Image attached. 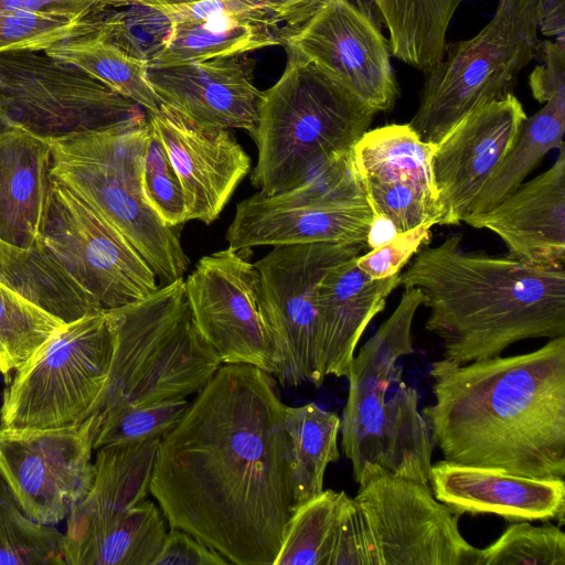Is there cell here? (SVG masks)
Wrapping results in <instances>:
<instances>
[{
	"label": "cell",
	"mask_w": 565,
	"mask_h": 565,
	"mask_svg": "<svg viewBox=\"0 0 565 565\" xmlns=\"http://www.w3.org/2000/svg\"><path fill=\"white\" fill-rule=\"evenodd\" d=\"M286 405L273 376L223 364L161 438L149 492L170 529L236 565H274L296 509Z\"/></svg>",
	"instance_id": "cell-1"
},
{
	"label": "cell",
	"mask_w": 565,
	"mask_h": 565,
	"mask_svg": "<svg viewBox=\"0 0 565 565\" xmlns=\"http://www.w3.org/2000/svg\"><path fill=\"white\" fill-rule=\"evenodd\" d=\"M422 415L444 459L535 479L565 477V335L542 348L429 372Z\"/></svg>",
	"instance_id": "cell-2"
},
{
	"label": "cell",
	"mask_w": 565,
	"mask_h": 565,
	"mask_svg": "<svg viewBox=\"0 0 565 565\" xmlns=\"http://www.w3.org/2000/svg\"><path fill=\"white\" fill-rule=\"evenodd\" d=\"M461 235L422 246L401 274L429 309L425 328L458 364L500 355L525 339L565 335V266L466 252Z\"/></svg>",
	"instance_id": "cell-3"
},
{
	"label": "cell",
	"mask_w": 565,
	"mask_h": 565,
	"mask_svg": "<svg viewBox=\"0 0 565 565\" xmlns=\"http://www.w3.org/2000/svg\"><path fill=\"white\" fill-rule=\"evenodd\" d=\"M423 296L408 287L376 332L353 356L349 393L340 418L341 448L359 482L366 473L428 483L433 441L418 411L417 390L402 379L399 358L414 353L412 323Z\"/></svg>",
	"instance_id": "cell-4"
},
{
	"label": "cell",
	"mask_w": 565,
	"mask_h": 565,
	"mask_svg": "<svg viewBox=\"0 0 565 565\" xmlns=\"http://www.w3.org/2000/svg\"><path fill=\"white\" fill-rule=\"evenodd\" d=\"M278 81L263 90L250 181L274 196L299 186L333 156L352 150L376 113L297 51Z\"/></svg>",
	"instance_id": "cell-5"
},
{
	"label": "cell",
	"mask_w": 565,
	"mask_h": 565,
	"mask_svg": "<svg viewBox=\"0 0 565 565\" xmlns=\"http://www.w3.org/2000/svg\"><path fill=\"white\" fill-rule=\"evenodd\" d=\"M106 312L114 352L92 415L96 434L103 419L127 408L199 393L222 365L193 321L183 278Z\"/></svg>",
	"instance_id": "cell-6"
},
{
	"label": "cell",
	"mask_w": 565,
	"mask_h": 565,
	"mask_svg": "<svg viewBox=\"0 0 565 565\" xmlns=\"http://www.w3.org/2000/svg\"><path fill=\"white\" fill-rule=\"evenodd\" d=\"M147 118L104 130L50 139V174L104 216L142 256L160 286L189 267L177 228L164 225L146 202L141 163Z\"/></svg>",
	"instance_id": "cell-7"
},
{
	"label": "cell",
	"mask_w": 565,
	"mask_h": 565,
	"mask_svg": "<svg viewBox=\"0 0 565 565\" xmlns=\"http://www.w3.org/2000/svg\"><path fill=\"white\" fill-rule=\"evenodd\" d=\"M540 41L536 0H498L473 38L446 43L443 57L424 72L409 127L436 145L475 109L513 94L519 74L537 57Z\"/></svg>",
	"instance_id": "cell-8"
},
{
	"label": "cell",
	"mask_w": 565,
	"mask_h": 565,
	"mask_svg": "<svg viewBox=\"0 0 565 565\" xmlns=\"http://www.w3.org/2000/svg\"><path fill=\"white\" fill-rule=\"evenodd\" d=\"M114 352L106 310L63 324L6 387L0 426L52 429L90 417Z\"/></svg>",
	"instance_id": "cell-9"
},
{
	"label": "cell",
	"mask_w": 565,
	"mask_h": 565,
	"mask_svg": "<svg viewBox=\"0 0 565 565\" xmlns=\"http://www.w3.org/2000/svg\"><path fill=\"white\" fill-rule=\"evenodd\" d=\"M145 118L138 104L44 51L0 53V130L50 140Z\"/></svg>",
	"instance_id": "cell-10"
},
{
	"label": "cell",
	"mask_w": 565,
	"mask_h": 565,
	"mask_svg": "<svg viewBox=\"0 0 565 565\" xmlns=\"http://www.w3.org/2000/svg\"><path fill=\"white\" fill-rule=\"evenodd\" d=\"M366 249L364 243L281 245L254 263L263 313L278 354L274 377L282 387L303 383L319 387L323 383L319 285L333 267Z\"/></svg>",
	"instance_id": "cell-11"
},
{
	"label": "cell",
	"mask_w": 565,
	"mask_h": 565,
	"mask_svg": "<svg viewBox=\"0 0 565 565\" xmlns=\"http://www.w3.org/2000/svg\"><path fill=\"white\" fill-rule=\"evenodd\" d=\"M40 244L105 310L142 300L160 287L134 246L88 202L52 175Z\"/></svg>",
	"instance_id": "cell-12"
},
{
	"label": "cell",
	"mask_w": 565,
	"mask_h": 565,
	"mask_svg": "<svg viewBox=\"0 0 565 565\" xmlns=\"http://www.w3.org/2000/svg\"><path fill=\"white\" fill-rule=\"evenodd\" d=\"M358 483L353 499L380 565H483L481 550L459 531L460 515L439 502L428 483L381 470Z\"/></svg>",
	"instance_id": "cell-13"
},
{
	"label": "cell",
	"mask_w": 565,
	"mask_h": 565,
	"mask_svg": "<svg viewBox=\"0 0 565 565\" xmlns=\"http://www.w3.org/2000/svg\"><path fill=\"white\" fill-rule=\"evenodd\" d=\"M193 321L223 364L278 370L276 345L262 309L255 265L232 247L203 256L184 280Z\"/></svg>",
	"instance_id": "cell-14"
},
{
	"label": "cell",
	"mask_w": 565,
	"mask_h": 565,
	"mask_svg": "<svg viewBox=\"0 0 565 565\" xmlns=\"http://www.w3.org/2000/svg\"><path fill=\"white\" fill-rule=\"evenodd\" d=\"M94 416L52 429L0 426V476L22 511L42 524H55L89 492L95 466Z\"/></svg>",
	"instance_id": "cell-15"
},
{
	"label": "cell",
	"mask_w": 565,
	"mask_h": 565,
	"mask_svg": "<svg viewBox=\"0 0 565 565\" xmlns=\"http://www.w3.org/2000/svg\"><path fill=\"white\" fill-rule=\"evenodd\" d=\"M374 113L390 111L399 96L390 42L361 0H324L282 38Z\"/></svg>",
	"instance_id": "cell-16"
},
{
	"label": "cell",
	"mask_w": 565,
	"mask_h": 565,
	"mask_svg": "<svg viewBox=\"0 0 565 565\" xmlns=\"http://www.w3.org/2000/svg\"><path fill=\"white\" fill-rule=\"evenodd\" d=\"M514 94L483 105L460 120L439 142L431 158L437 194V225H458L515 143L526 119Z\"/></svg>",
	"instance_id": "cell-17"
},
{
	"label": "cell",
	"mask_w": 565,
	"mask_h": 565,
	"mask_svg": "<svg viewBox=\"0 0 565 565\" xmlns=\"http://www.w3.org/2000/svg\"><path fill=\"white\" fill-rule=\"evenodd\" d=\"M248 54L202 62L148 65L161 107L186 125L206 130L243 129L253 136L263 96Z\"/></svg>",
	"instance_id": "cell-18"
},
{
	"label": "cell",
	"mask_w": 565,
	"mask_h": 565,
	"mask_svg": "<svg viewBox=\"0 0 565 565\" xmlns=\"http://www.w3.org/2000/svg\"><path fill=\"white\" fill-rule=\"evenodd\" d=\"M147 115L181 184L185 221L210 225L250 172L248 154L228 130L191 127L162 107Z\"/></svg>",
	"instance_id": "cell-19"
},
{
	"label": "cell",
	"mask_w": 565,
	"mask_h": 565,
	"mask_svg": "<svg viewBox=\"0 0 565 565\" xmlns=\"http://www.w3.org/2000/svg\"><path fill=\"white\" fill-rule=\"evenodd\" d=\"M462 222L498 235L516 259L565 266V147L546 171Z\"/></svg>",
	"instance_id": "cell-20"
},
{
	"label": "cell",
	"mask_w": 565,
	"mask_h": 565,
	"mask_svg": "<svg viewBox=\"0 0 565 565\" xmlns=\"http://www.w3.org/2000/svg\"><path fill=\"white\" fill-rule=\"evenodd\" d=\"M434 497L459 515L494 514L508 521L564 524V479H535L504 471L441 460L431 463Z\"/></svg>",
	"instance_id": "cell-21"
},
{
	"label": "cell",
	"mask_w": 565,
	"mask_h": 565,
	"mask_svg": "<svg viewBox=\"0 0 565 565\" xmlns=\"http://www.w3.org/2000/svg\"><path fill=\"white\" fill-rule=\"evenodd\" d=\"M161 438L97 448L95 476L87 495L66 518L65 564L104 533L127 510L146 500Z\"/></svg>",
	"instance_id": "cell-22"
},
{
	"label": "cell",
	"mask_w": 565,
	"mask_h": 565,
	"mask_svg": "<svg viewBox=\"0 0 565 565\" xmlns=\"http://www.w3.org/2000/svg\"><path fill=\"white\" fill-rule=\"evenodd\" d=\"M373 212L369 205H278L259 192L241 201L226 241L237 250L308 243H364Z\"/></svg>",
	"instance_id": "cell-23"
},
{
	"label": "cell",
	"mask_w": 565,
	"mask_h": 565,
	"mask_svg": "<svg viewBox=\"0 0 565 565\" xmlns=\"http://www.w3.org/2000/svg\"><path fill=\"white\" fill-rule=\"evenodd\" d=\"M359 256L333 267L319 285L317 307L326 375H347L367 324L401 286V273L384 279L369 277L356 265Z\"/></svg>",
	"instance_id": "cell-24"
},
{
	"label": "cell",
	"mask_w": 565,
	"mask_h": 565,
	"mask_svg": "<svg viewBox=\"0 0 565 565\" xmlns=\"http://www.w3.org/2000/svg\"><path fill=\"white\" fill-rule=\"evenodd\" d=\"M51 158L47 139L0 130V241L21 248L40 244Z\"/></svg>",
	"instance_id": "cell-25"
},
{
	"label": "cell",
	"mask_w": 565,
	"mask_h": 565,
	"mask_svg": "<svg viewBox=\"0 0 565 565\" xmlns=\"http://www.w3.org/2000/svg\"><path fill=\"white\" fill-rule=\"evenodd\" d=\"M0 282L64 323L105 310L41 244L21 248L0 241Z\"/></svg>",
	"instance_id": "cell-26"
},
{
	"label": "cell",
	"mask_w": 565,
	"mask_h": 565,
	"mask_svg": "<svg viewBox=\"0 0 565 565\" xmlns=\"http://www.w3.org/2000/svg\"><path fill=\"white\" fill-rule=\"evenodd\" d=\"M435 146L423 141L408 124H391L366 130L353 146L352 158L362 183L414 185L437 202L431 171Z\"/></svg>",
	"instance_id": "cell-27"
},
{
	"label": "cell",
	"mask_w": 565,
	"mask_h": 565,
	"mask_svg": "<svg viewBox=\"0 0 565 565\" xmlns=\"http://www.w3.org/2000/svg\"><path fill=\"white\" fill-rule=\"evenodd\" d=\"M463 0H372L388 30L392 56L423 72L444 54L450 22Z\"/></svg>",
	"instance_id": "cell-28"
},
{
	"label": "cell",
	"mask_w": 565,
	"mask_h": 565,
	"mask_svg": "<svg viewBox=\"0 0 565 565\" xmlns=\"http://www.w3.org/2000/svg\"><path fill=\"white\" fill-rule=\"evenodd\" d=\"M564 131L565 92H562L526 117L515 143L487 180L468 214L486 212L513 192L551 150L565 146Z\"/></svg>",
	"instance_id": "cell-29"
},
{
	"label": "cell",
	"mask_w": 565,
	"mask_h": 565,
	"mask_svg": "<svg viewBox=\"0 0 565 565\" xmlns=\"http://www.w3.org/2000/svg\"><path fill=\"white\" fill-rule=\"evenodd\" d=\"M44 52L81 68L138 104L147 114L161 110L148 78V64L109 42L100 30V20L94 30L61 41Z\"/></svg>",
	"instance_id": "cell-30"
},
{
	"label": "cell",
	"mask_w": 565,
	"mask_h": 565,
	"mask_svg": "<svg viewBox=\"0 0 565 565\" xmlns=\"http://www.w3.org/2000/svg\"><path fill=\"white\" fill-rule=\"evenodd\" d=\"M286 30L245 20L172 23L161 54L149 65L202 62L281 45Z\"/></svg>",
	"instance_id": "cell-31"
},
{
	"label": "cell",
	"mask_w": 565,
	"mask_h": 565,
	"mask_svg": "<svg viewBox=\"0 0 565 565\" xmlns=\"http://www.w3.org/2000/svg\"><path fill=\"white\" fill-rule=\"evenodd\" d=\"M324 0H99V10L125 6L154 9L172 23L236 19L294 31Z\"/></svg>",
	"instance_id": "cell-32"
},
{
	"label": "cell",
	"mask_w": 565,
	"mask_h": 565,
	"mask_svg": "<svg viewBox=\"0 0 565 565\" xmlns=\"http://www.w3.org/2000/svg\"><path fill=\"white\" fill-rule=\"evenodd\" d=\"M285 424L290 439L291 473L296 505L323 490L329 463L340 458V417L313 403L286 406ZM296 507V508H297Z\"/></svg>",
	"instance_id": "cell-33"
},
{
	"label": "cell",
	"mask_w": 565,
	"mask_h": 565,
	"mask_svg": "<svg viewBox=\"0 0 565 565\" xmlns=\"http://www.w3.org/2000/svg\"><path fill=\"white\" fill-rule=\"evenodd\" d=\"M166 536L159 509L143 500L83 548L71 565H152Z\"/></svg>",
	"instance_id": "cell-34"
},
{
	"label": "cell",
	"mask_w": 565,
	"mask_h": 565,
	"mask_svg": "<svg viewBox=\"0 0 565 565\" xmlns=\"http://www.w3.org/2000/svg\"><path fill=\"white\" fill-rule=\"evenodd\" d=\"M340 495L322 490L295 509L274 565H330Z\"/></svg>",
	"instance_id": "cell-35"
},
{
	"label": "cell",
	"mask_w": 565,
	"mask_h": 565,
	"mask_svg": "<svg viewBox=\"0 0 565 565\" xmlns=\"http://www.w3.org/2000/svg\"><path fill=\"white\" fill-rule=\"evenodd\" d=\"M0 282V373L8 381L63 326Z\"/></svg>",
	"instance_id": "cell-36"
},
{
	"label": "cell",
	"mask_w": 565,
	"mask_h": 565,
	"mask_svg": "<svg viewBox=\"0 0 565 565\" xmlns=\"http://www.w3.org/2000/svg\"><path fill=\"white\" fill-rule=\"evenodd\" d=\"M0 564L62 565L63 533L29 518L0 476Z\"/></svg>",
	"instance_id": "cell-37"
},
{
	"label": "cell",
	"mask_w": 565,
	"mask_h": 565,
	"mask_svg": "<svg viewBox=\"0 0 565 565\" xmlns=\"http://www.w3.org/2000/svg\"><path fill=\"white\" fill-rule=\"evenodd\" d=\"M263 196L278 205H369L362 181L353 162L352 150L330 158L299 186L274 196Z\"/></svg>",
	"instance_id": "cell-38"
},
{
	"label": "cell",
	"mask_w": 565,
	"mask_h": 565,
	"mask_svg": "<svg viewBox=\"0 0 565 565\" xmlns=\"http://www.w3.org/2000/svg\"><path fill=\"white\" fill-rule=\"evenodd\" d=\"M171 29L172 22L166 15L148 7L125 6L100 11L105 38L148 65L163 51Z\"/></svg>",
	"instance_id": "cell-39"
},
{
	"label": "cell",
	"mask_w": 565,
	"mask_h": 565,
	"mask_svg": "<svg viewBox=\"0 0 565 565\" xmlns=\"http://www.w3.org/2000/svg\"><path fill=\"white\" fill-rule=\"evenodd\" d=\"M100 11L70 18L22 10H0V53L45 51L66 39L94 30Z\"/></svg>",
	"instance_id": "cell-40"
},
{
	"label": "cell",
	"mask_w": 565,
	"mask_h": 565,
	"mask_svg": "<svg viewBox=\"0 0 565 565\" xmlns=\"http://www.w3.org/2000/svg\"><path fill=\"white\" fill-rule=\"evenodd\" d=\"M481 552L483 565H565V534L555 525L516 521Z\"/></svg>",
	"instance_id": "cell-41"
},
{
	"label": "cell",
	"mask_w": 565,
	"mask_h": 565,
	"mask_svg": "<svg viewBox=\"0 0 565 565\" xmlns=\"http://www.w3.org/2000/svg\"><path fill=\"white\" fill-rule=\"evenodd\" d=\"M185 397L127 408L103 419L94 441V450L106 445L140 443L166 436L189 406Z\"/></svg>",
	"instance_id": "cell-42"
},
{
	"label": "cell",
	"mask_w": 565,
	"mask_h": 565,
	"mask_svg": "<svg viewBox=\"0 0 565 565\" xmlns=\"http://www.w3.org/2000/svg\"><path fill=\"white\" fill-rule=\"evenodd\" d=\"M141 188L146 202L164 225L178 228L186 223L181 184L150 124L141 163Z\"/></svg>",
	"instance_id": "cell-43"
},
{
	"label": "cell",
	"mask_w": 565,
	"mask_h": 565,
	"mask_svg": "<svg viewBox=\"0 0 565 565\" xmlns=\"http://www.w3.org/2000/svg\"><path fill=\"white\" fill-rule=\"evenodd\" d=\"M362 184L373 214L387 217L399 232L427 222L437 225V202L423 189L408 184Z\"/></svg>",
	"instance_id": "cell-44"
},
{
	"label": "cell",
	"mask_w": 565,
	"mask_h": 565,
	"mask_svg": "<svg viewBox=\"0 0 565 565\" xmlns=\"http://www.w3.org/2000/svg\"><path fill=\"white\" fill-rule=\"evenodd\" d=\"M330 565H380L364 516L344 491L339 501Z\"/></svg>",
	"instance_id": "cell-45"
},
{
	"label": "cell",
	"mask_w": 565,
	"mask_h": 565,
	"mask_svg": "<svg viewBox=\"0 0 565 565\" xmlns=\"http://www.w3.org/2000/svg\"><path fill=\"white\" fill-rule=\"evenodd\" d=\"M431 222L399 232L385 244L356 258L358 267L372 279H384L401 273L417 250L429 241Z\"/></svg>",
	"instance_id": "cell-46"
},
{
	"label": "cell",
	"mask_w": 565,
	"mask_h": 565,
	"mask_svg": "<svg viewBox=\"0 0 565 565\" xmlns=\"http://www.w3.org/2000/svg\"><path fill=\"white\" fill-rule=\"evenodd\" d=\"M542 63L530 75V87L539 103L565 92V41H540L537 55Z\"/></svg>",
	"instance_id": "cell-47"
},
{
	"label": "cell",
	"mask_w": 565,
	"mask_h": 565,
	"mask_svg": "<svg viewBox=\"0 0 565 565\" xmlns=\"http://www.w3.org/2000/svg\"><path fill=\"white\" fill-rule=\"evenodd\" d=\"M220 553L189 533L171 529L152 565H226Z\"/></svg>",
	"instance_id": "cell-48"
},
{
	"label": "cell",
	"mask_w": 565,
	"mask_h": 565,
	"mask_svg": "<svg viewBox=\"0 0 565 565\" xmlns=\"http://www.w3.org/2000/svg\"><path fill=\"white\" fill-rule=\"evenodd\" d=\"M99 0H0V10H22L70 18H84L100 11Z\"/></svg>",
	"instance_id": "cell-49"
},
{
	"label": "cell",
	"mask_w": 565,
	"mask_h": 565,
	"mask_svg": "<svg viewBox=\"0 0 565 565\" xmlns=\"http://www.w3.org/2000/svg\"><path fill=\"white\" fill-rule=\"evenodd\" d=\"M536 6L542 35L565 41V0H536Z\"/></svg>",
	"instance_id": "cell-50"
},
{
	"label": "cell",
	"mask_w": 565,
	"mask_h": 565,
	"mask_svg": "<svg viewBox=\"0 0 565 565\" xmlns=\"http://www.w3.org/2000/svg\"><path fill=\"white\" fill-rule=\"evenodd\" d=\"M399 231L387 217L373 214L366 235L367 249L376 248L391 241Z\"/></svg>",
	"instance_id": "cell-51"
}]
</instances>
